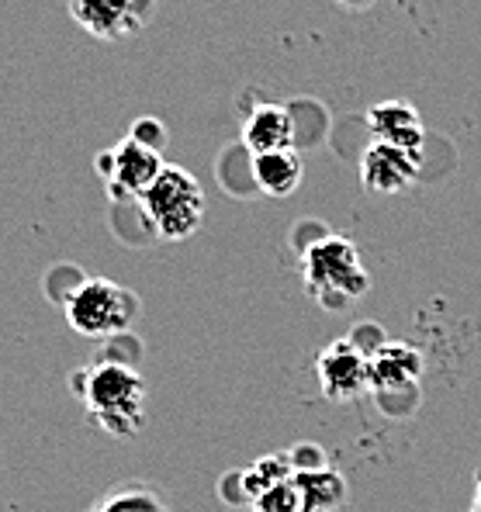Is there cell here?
I'll return each mask as SVG.
<instances>
[{
  "label": "cell",
  "instance_id": "ba28073f",
  "mask_svg": "<svg viewBox=\"0 0 481 512\" xmlns=\"http://www.w3.org/2000/svg\"><path fill=\"white\" fill-rule=\"evenodd\" d=\"M315 371H319L322 395L329 402H350L360 391H367V353L353 343V336L326 346L319 353V367Z\"/></svg>",
  "mask_w": 481,
  "mask_h": 512
},
{
  "label": "cell",
  "instance_id": "8fae6325",
  "mask_svg": "<svg viewBox=\"0 0 481 512\" xmlns=\"http://www.w3.org/2000/svg\"><path fill=\"white\" fill-rule=\"evenodd\" d=\"M243 146L250 156L295 149V118L284 104H257L243 122Z\"/></svg>",
  "mask_w": 481,
  "mask_h": 512
},
{
  "label": "cell",
  "instance_id": "9c48e42d",
  "mask_svg": "<svg viewBox=\"0 0 481 512\" xmlns=\"http://www.w3.org/2000/svg\"><path fill=\"white\" fill-rule=\"evenodd\" d=\"M423 374V357L419 350L405 343H378V350L367 353V388L378 398L392 391H409L416 395V381Z\"/></svg>",
  "mask_w": 481,
  "mask_h": 512
},
{
  "label": "cell",
  "instance_id": "7a4b0ae2",
  "mask_svg": "<svg viewBox=\"0 0 481 512\" xmlns=\"http://www.w3.org/2000/svg\"><path fill=\"white\" fill-rule=\"evenodd\" d=\"M302 281L308 298L326 312H343L371 288V274L360 263V250L333 232H319L302 250Z\"/></svg>",
  "mask_w": 481,
  "mask_h": 512
},
{
  "label": "cell",
  "instance_id": "7c38bea8",
  "mask_svg": "<svg viewBox=\"0 0 481 512\" xmlns=\"http://www.w3.org/2000/svg\"><path fill=\"white\" fill-rule=\"evenodd\" d=\"M302 160L295 149H274V153H257L250 156V177L257 184V191L270 194V198H288L302 184Z\"/></svg>",
  "mask_w": 481,
  "mask_h": 512
},
{
  "label": "cell",
  "instance_id": "52a82bcc",
  "mask_svg": "<svg viewBox=\"0 0 481 512\" xmlns=\"http://www.w3.org/2000/svg\"><path fill=\"white\" fill-rule=\"evenodd\" d=\"M419 167H423V153L371 139V146L360 156V184L371 194H398L416 184Z\"/></svg>",
  "mask_w": 481,
  "mask_h": 512
},
{
  "label": "cell",
  "instance_id": "ac0fdd59",
  "mask_svg": "<svg viewBox=\"0 0 481 512\" xmlns=\"http://www.w3.org/2000/svg\"><path fill=\"white\" fill-rule=\"evenodd\" d=\"M471 512H481V474H478V499H475V509Z\"/></svg>",
  "mask_w": 481,
  "mask_h": 512
},
{
  "label": "cell",
  "instance_id": "e0dca14e",
  "mask_svg": "<svg viewBox=\"0 0 481 512\" xmlns=\"http://www.w3.org/2000/svg\"><path fill=\"white\" fill-rule=\"evenodd\" d=\"M340 4H347V7H353V11H364V7H371L374 0H340Z\"/></svg>",
  "mask_w": 481,
  "mask_h": 512
},
{
  "label": "cell",
  "instance_id": "5b68a950",
  "mask_svg": "<svg viewBox=\"0 0 481 512\" xmlns=\"http://www.w3.org/2000/svg\"><path fill=\"white\" fill-rule=\"evenodd\" d=\"M163 167L167 163H163L160 149L146 146L132 132L97 156V173H101V184L111 201H139Z\"/></svg>",
  "mask_w": 481,
  "mask_h": 512
},
{
  "label": "cell",
  "instance_id": "4fadbf2b",
  "mask_svg": "<svg viewBox=\"0 0 481 512\" xmlns=\"http://www.w3.org/2000/svg\"><path fill=\"white\" fill-rule=\"evenodd\" d=\"M291 485L298 492L302 512H336L347 502V481L336 468L322 464L312 471H295L291 474Z\"/></svg>",
  "mask_w": 481,
  "mask_h": 512
},
{
  "label": "cell",
  "instance_id": "5bb4252c",
  "mask_svg": "<svg viewBox=\"0 0 481 512\" xmlns=\"http://www.w3.org/2000/svg\"><path fill=\"white\" fill-rule=\"evenodd\" d=\"M87 512H170V506L160 488L146 485V481H125L90 502Z\"/></svg>",
  "mask_w": 481,
  "mask_h": 512
},
{
  "label": "cell",
  "instance_id": "3957f363",
  "mask_svg": "<svg viewBox=\"0 0 481 512\" xmlns=\"http://www.w3.org/2000/svg\"><path fill=\"white\" fill-rule=\"evenodd\" d=\"M63 312L73 333L90 336V340H111V336H125L135 326L142 301L135 291L122 288L118 281L84 277L63 298Z\"/></svg>",
  "mask_w": 481,
  "mask_h": 512
},
{
  "label": "cell",
  "instance_id": "30bf717a",
  "mask_svg": "<svg viewBox=\"0 0 481 512\" xmlns=\"http://www.w3.org/2000/svg\"><path fill=\"white\" fill-rule=\"evenodd\" d=\"M367 128L371 139L392 142L409 153H426V125L419 111L409 101H381L367 111Z\"/></svg>",
  "mask_w": 481,
  "mask_h": 512
},
{
  "label": "cell",
  "instance_id": "8992f818",
  "mask_svg": "<svg viewBox=\"0 0 481 512\" xmlns=\"http://www.w3.org/2000/svg\"><path fill=\"white\" fill-rule=\"evenodd\" d=\"M156 0H70V18L97 42L135 39L153 18Z\"/></svg>",
  "mask_w": 481,
  "mask_h": 512
},
{
  "label": "cell",
  "instance_id": "277c9868",
  "mask_svg": "<svg viewBox=\"0 0 481 512\" xmlns=\"http://www.w3.org/2000/svg\"><path fill=\"white\" fill-rule=\"evenodd\" d=\"M135 205L146 215L156 239L180 243V239H191L198 232L201 218H205V187H201V180L194 173L167 163Z\"/></svg>",
  "mask_w": 481,
  "mask_h": 512
},
{
  "label": "cell",
  "instance_id": "9a60e30c",
  "mask_svg": "<svg viewBox=\"0 0 481 512\" xmlns=\"http://www.w3.org/2000/svg\"><path fill=\"white\" fill-rule=\"evenodd\" d=\"M253 512H302V502H298V492L295 485L288 481H277V485H270L267 492H260L257 499H253Z\"/></svg>",
  "mask_w": 481,
  "mask_h": 512
},
{
  "label": "cell",
  "instance_id": "6da1fadb",
  "mask_svg": "<svg viewBox=\"0 0 481 512\" xmlns=\"http://www.w3.org/2000/svg\"><path fill=\"white\" fill-rule=\"evenodd\" d=\"M87 419L108 436L129 440L146 426V378L125 360H90L70 378Z\"/></svg>",
  "mask_w": 481,
  "mask_h": 512
},
{
  "label": "cell",
  "instance_id": "2e32d148",
  "mask_svg": "<svg viewBox=\"0 0 481 512\" xmlns=\"http://www.w3.org/2000/svg\"><path fill=\"white\" fill-rule=\"evenodd\" d=\"M132 135L146 142V146H153V149H163V142H167V132H163L156 122H149V118H139V125L132 128Z\"/></svg>",
  "mask_w": 481,
  "mask_h": 512
}]
</instances>
